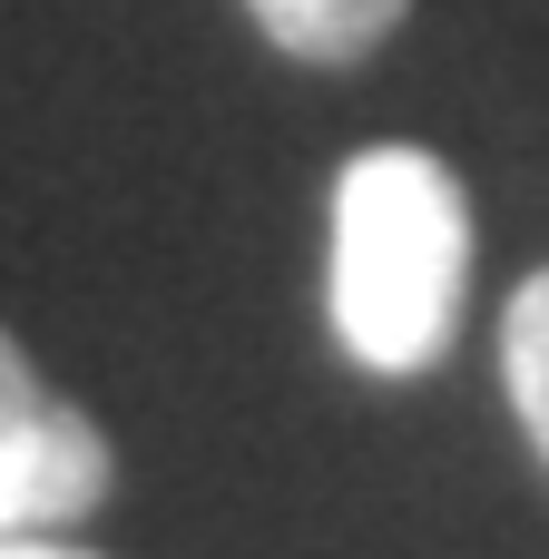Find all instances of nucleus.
Instances as JSON below:
<instances>
[{
	"mask_svg": "<svg viewBox=\"0 0 549 559\" xmlns=\"http://www.w3.org/2000/svg\"><path fill=\"white\" fill-rule=\"evenodd\" d=\"M472 285V197L432 147H363L334 177V265L324 314L363 373H432L452 354Z\"/></svg>",
	"mask_w": 549,
	"mask_h": 559,
	"instance_id": "obj_1",
	"label": "nucleus"
},
{
	"mask_svg": "<svg viewBox=\"0 0 549 559\" xmlns=\"http://www.w3.org/2000/svg\"><path fill=\"white\" fill-rule=\"evenodd\" d=\"M108 432L39 383V364L0 334V540H59L108 501Z\"/></svg>",
	"mask_w": 549,
	"mask_h": 559,
	"instance_id": "obj_2",
	"label": "nucleus"
},
{
	"mask_svg": "<svg viewBox=\"0 0 549 559\" xmlns=\"http://www.w3.org/2000/svg\"><path fill=\"white\" fill-rule=\"evenodd\" d=\"M413 0H246V20L285 49V59H314V69H344L363 49H383L403 29Z\"/></svg>",
	"mask_w": 549,
	"mask_h": 559,
	"instance_id": "obj_3",
	"label": "nucleus"
},
{
	"mask_svg": "<svg viewBox=\"0 0 549 559\" xmlns=\"http://www.w3.org/2000/svg\"><path fill=\"white\" fill-rule=\"evenodd\" d=\"M501 373H511L521 432L540 442V462H549V265L511 295V314H501Z\"/></svg>",
	"mask_w": 549,
	"mask_h": 559,
	"instance_id": "obj_4",
	"label": "nucleus"
},
{
	"mask_svg": "<svg viewBox=\"0 0 549 559\" xmlns=\"http://www.w3.org/2000/svg\"><path fill=\"white\" fill-rule=\"evenodd\" d=\"M0 559H98V550H69V540H0Z\"/></svg>",
	"mask_w": 549,
	"mask_h": 559,
	"instance_id": "obj_5",
	"label": "nucleus"
}]
</instances>
